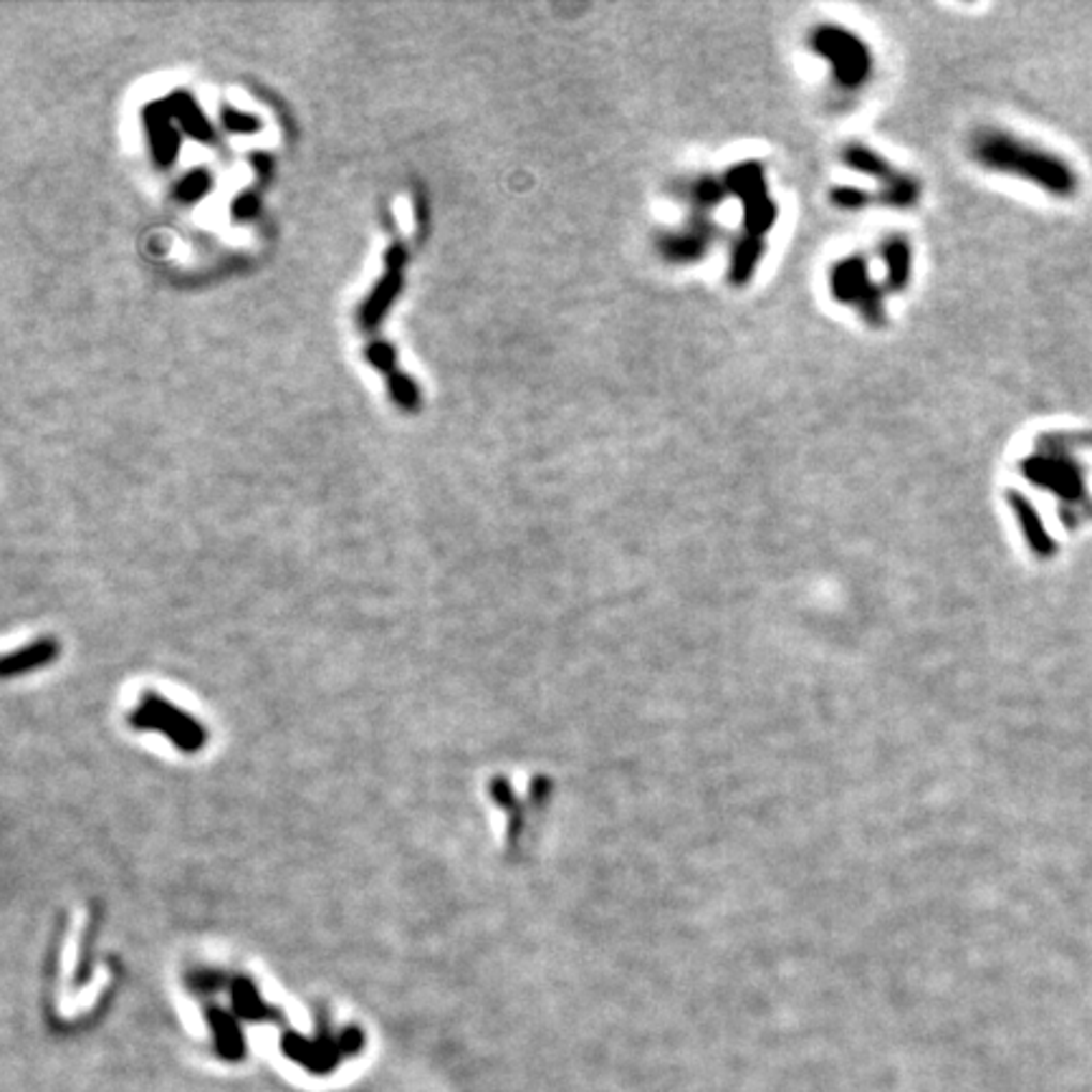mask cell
<instances>
[{
  "instance_id": "3957f363",
  "label": "cell",
  "mask_w": 1092,
  "mask_h": 1092,
  "mask_svg": "<svg viewBox=\"0 0 1092 1092\" xmlns=\"http://www.w3.org/2000/svg\"><path fill=\"white\" fill-rule=\"evenodd\" d=\"M728 195H736L743 205V235L762 239L774 228L779 207L767 190V178H764V165L756 159L734 165L723 175Z\"/></svg>"
},
{
  "instance_id": "9c48e42d",
  "label": "cell",
  "mask_w": 1092,
  "mask_h": 1092,
  "mask_svg": "<svg viewBox=\"0 0 1092 1092\" xmlns=\"http://www.w3.org/2000/svg\"><path fill=\"white\" fill-rule=\"evenodd\" d=\"M918 198H921V183H918L916 178L903 175V172H898L890 183L880 185L878 193L880 203L895 207V211H908V207H913L918 203Z\"/></svg>"
},
{
  "instance_id": "5b68a950",
  "label": "cell",
  "mask_w": 1092,
  "mask_h": 1092,
  "mask_svg": "<svg viewBox=\"0 0 1092 1092\" xmlns=\"http://www.w3.org/2000/svg\"><path fill=\"white\" fill-rule=\"evenodd\" d=\"M716 239V226L711 218H698L688 222V226L678 228V231H667L658 239V248L663 253L665 261L673 263H693L701 261L706 256V250L711 248Z\"/></svg>"
},
{
  "instance_id": "8992f818",
  "label": "cell",
  "mask_w": 1092,
  "mask_h": 1092,
  "mask_svg": "<svg viewBox=\"0 0 1092 1092\" xmlns=\"http://www.w3.org/2000/svg\"><path fill=\"white\" fill-rule=\"evenodd\" d=\"M880 256L882 266H886V289L895 291V294L908 289L910 278H913V246L906 235H890L882 241Z\"/></svg>"
},
{
  "instance_id": "277c9868",
  "label": "cell",
  "mask_w": 1092,
  "mask_h": 1092,
  "mask_svg": "<svg viewBox=\"0 0 1092 1092\" xmlns=\"http://www.w3.org/2000/svg\"><path fill=\"white\" fill-rule=\"evenodd\" d=\"M830 291L834 302L855 306L871 326L886 322V291L873 281L871 268L862 256H845L830 268Z\"/></svg>"
},
{
  "instance_id": "7a4b0ae2",
  "label": "cell",
  "mask_w": 1092,
  "mask_h": 1092,
  "mask_svg": "<svg viewBox=\"0 0 1092 1092\" xmlns=\"http://www.w3.org/2000/svg\"><path fill=\"white\" fill-rule=\"evenodd\" d=\"M806 44L827 61L834 87L843 92H860L873 79V51L855 31L837 24H822L812 31Z\"/></svg>"
},
{
  "instance_id": "52a82bcc",
  "label": "cell",
  "mask_w": 1092,
  "mask_h": 1092,
  "mask_svg": "<svg viewBox=\"0 0 1092 1092\" xmlns=\"http://www.w3.org/2000/svg\"><path fill=\"white\" fill-rule=\"evenodd\" d=\"M764 246L762 239H751V235H741L732 243V253H728V281L734 287H747V283L754 278L756 268L764 259Z\"/></svg>"
},
{
  "instance_id": "8fae6325",
  "label": "cell",
  "mask_w": 1092,
  "mask_h": 1092,
  "mask_svg": "<svg viewBox=\"0 0 1092 1092\" xmlns=\"http://www.w3.org/2000/svg\"><path fill=\"white\" fill-rule=\"evenodd\" d=\"M830 198H832V205L843 207V211H862V207L873 205V200H878L875 195L862 190V187H858V185L834 187V190L830 193Z\"/></svg>"
},
{
  "instance_id": "30bf717a",
  "label": "cell",
  "mask_w": 1092,
  "mask_h": 1092,
  "mask_svg": "<svg viewBox=\"0 0 1092 1092\" xmlns=\"http://www.w3.org/2000/svg\"><path fill=\"white\" fill-rule=\"evenodd\" d=\"M728 190H726V183H723V178H695L691 180V183L686 185V193L683 198L691 203L695 211L706 213L711 211V207H716L721 203L723 198H726Z\"/></svg>"
},
{
  "instance_id": "ba28073f",
  "label": "cell",
  "mask_w": 1092,
  "mask_h": 1092,
  "mask_svg": "<svg viewBox=\"0 0 1092 1092\" xmlns=\"http://www.w3.org/2000/svg\"><path fill=\"white\" fill-rule=\"evenodd\" d=\"M843 163L850 167V170L860 172V175L878 180L880 185L890 183V180L898 175V170H895V167L890 165L888 159L880 155V152H875L873 148H865V144H860V142L847 144V148L843 150Z\"/></svg>"
},
{
  "instance_id": "6da1fadb",
  "label": "cell",
  "mask_w": 1092,
  "mask_h": 1092,
  "mask_svg": "<svg viewBox=\"0 0 1092 1092\" xmlns=\"http://www.w3.org/2000/svg\"><path fill=\"white\" fill-rule=\"evenodd\" d=\"M971 152L973 159L986 170L1021 178L1049 195H1057V198H1067L1077 187L1075 170L1065 159L1037 148V144H1029L1027 139L1010 135V132H979L971 142Z\"/></svg>"
}]
</instances>
